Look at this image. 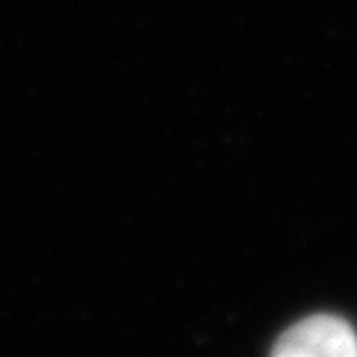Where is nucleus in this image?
<instances>
[{
  "instance_id": "obj_1",
  "label": "nucleus",
  "mask_w": 357,
  "mask_h": 357,
  "mask_svg": "<svg viewBox=\"0 0 357 357\" xmlns=\"http://www.w3.org/2000/svg\"><path fill=\"white\" fill-rule=\"evenodd\" d=\"M271 357H357V334L340 317L314 314L291 325L275 340Z\"/></svg>"
}]
</instances>
